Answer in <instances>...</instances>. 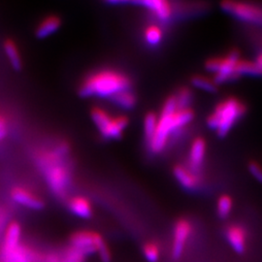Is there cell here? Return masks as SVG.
I'll use <instances>...</instances> for the list:
<instances>
[{"instance_id":"cell-1","label":"cell","mask_w":262,"mask_h":262,"mask_svg":"<svg viewBox=\"0 0 262 262\" xmlns=\"http://www.w3.org/2000/svg\"><path fill=\"white\" fill-rule=\"evenodd\" d=\"M194 114L190 108L180 109L175 96H171L165 101L158 118L157 130L148 145L150 150L159 154L164 150L171 135L187 126L193 120Z\"/></svg>"},{"instance_id":"cell-2","label":"cell","mask_w":262,"mask_h":262,"mask_svg":"<svg viewBox=\"0 0 262 262\" xmlns=\"http://www.w3.org/2000/svg\"><path fill=\"white\" fill-rule=\"evenodd\" d=\"M67 152L68 147L62 143L55 150L40 151L37 157L39 167L42 170L49 187L59 196L66 195L71 181L70 167L66 159Z\"/></svg>"},{"instance_id":"cell-3","label":"cell","mask_w":262,"mask_h":262,"mask_svg":"<svg viewBox=\"0 0 262 262\" xmlns=\"http://www.w3.org/2000/svg\"><path fill=\"white\" fill-rule=\"evenodd\" d=\"M129 78L117 70H100L89 76L82 84L80 94L84 96L114 97L117 94L128 91Z\"/></svg>"},{"instance_id":"cell-4","label":"cell","mask_w":262,"mask_h":262,"mask_svg":"<svg viewBox=\"0 0 262 262\" xmlns=\"http://www.w3.org/2000/svg\"><path fill=\"white\" fill-rule=\"evenodd\" d=\"M245 113V104L235 97H230L216 105L214 112L208 117L207 123L217 135L224 137Z\"/></svg>"},{"instance_id":"cell-5","label":"cell","mask_w":262,"mask_h":262,"mask_svg":"<svg viewBox=\"0 0 262 262\" xmlns=\"http://www.w3.org/2000/svg\"><path fill=\"white\" fill-rule=\"evenodd\" d=\"M240 61L239 54L232 52L225 57L212 58L206 62L207 70L215 74L214 82L222 84L238 77L237 66Z\"/></svg>"},{"instance_id":"cell-6","label":"cell","mask_w":262,"mask_h":262,"mask_svg":"<svg viewBox=\"0 0 262 262\" xmlns=\"http://www.w3.org/2000/svg\"><path fill=\"white\" fill-rule=\"evenodd\" d=\"M222 6L223 9L238 19L252 24L262 25V9L258 6L234 1H225Z\"/></svg>"},{"instance_id":"cell-7","label":"cell","mask_w":262,"mask_h":262,"mask_svg":"<svg viewBox=\"0 0 262 262\" xmlns=\"http://www.w3.org/2000/svg\"><path fill=\"white\" fill-rule=\"evenodd\" d=\"M192 232V225L187 219H180L174 225L171 246L172 258L178 260L183 255L186 245Z\"/></svg>"},{"instance_id":"cell-8","label":"cell","mask_w":262,"mask_h":262,"mask_svg":"<svg viewBox=\"0 0 262 262\" xmlns=\"http://www.w3.org/2000/svg\"><path fill=\"white\" fill-rule=\"evenodd\" d=\"M97 232L90 230H80L71 235L70 237V246L79 250L84 255L96 253V239Z\"/></svg>"},{"instance_id":"cell-9","label":"cell","mask_w":262,"mask_h":262,"mask_svg":"<svg viewBox=\"0 0 262 262\" xmlns=\"http://www.w3.org/2000/svg\"><path fill=\"white\" fill-rule=\"evenodd\" d=\"M225 238L235 253L243 254L248 247V234L243 226L231 225L225 229Z\"/></svg>"},{"instance_id":"cell-10","label":"cell","mask_w":262,"mask_h":262,"mask_svg":"<svg viewBox=\"0 0 262 262\" xmlns=\"http://www.w3.org/2000/svg\"><path fill=\"white\" fill-rule=\"evenodd\" d=\"M85 255L70 246L58 253H50L36 257L35 262H84Z\"/></svg>"},{"instance_id":"cell-11","label":"cell","mask_w":262,"mask_h":262,"mask_svg":"<svg viewBox=\"0 0 262 262\" xmlns=\"http://www.w3.org/2000/svg\"><path fill=\"white\" fill-rule=\"evenodd\" d=\"M12 199L19 205L34 210H40L44 207L43 200L36 194L25 187H14L11 191Z\"/></svg>"},{"instance_id":"cell-12","label":"cell","mask_w":262,"mask_h":262,"mask_svg":"<svg viewBox=\"0 0 262 262\" xmlns=\"http://www.w3.org/2000/svg\"><path fill=\"white\" fill-rule=\"evenodd\" d=\"M206 154V143L202 138H196L192 142L190 150H189V158H188V168L192 172H198L204 161Z\"/></svg>"},{"instance_id":"cell-13","label":"cell","mask_w":262,"mask_h":262,"mask_svg":"<svg viewBox=\"0 0 262 262\" xmlns=\"http://www.w3.org/2000/svg\"><path fill=\"white\" fill-rule=\"evenodd\" d=\"M135 4L142 5L145 8L150 10V12L157 17L159 20H167L172 16V6L168 1L165 0H145L137 1Z\"/></svg>"},{"instance_id":"cell-14","label":"cell","mask_w":262,"mask_h":262,"mask_svg":"<svg viewBox=\"0 0 262 262\" xmlns=\"http://www.w3.org/2000/svg\"><path fill=\"white\" fill-rule=\"evenodd\" d=\"M174 175L181 186L186 187L187 189H194L199 185V178L196 173L192 172L188 167L177 165L174 168Z\"/></svg>"},{"instance_id":"cell-15","label":"cell","mask_w":262,"mask_h":262,"mask_svg":"<svg viewBox=\"0 0 262 262\" xmlns=\"http://www.w3.org/2000/svg\"><path fill=\"white\" fill-rule=\"evenodd\" d=\"M69 209L76 215L83 217V219H88L93 214L92 205H91L90 201L84 197H73L69 201Z\"/></svg>"},{"instance_id":"cell-16","label":"cell","mask_w":262,"mask_h":262,"mask_svg":"<svg viewBox=\"0 0 262 262\" xmlns=\"http://www.w3.org/2000/svg\"><path fill=\"white\" fill-rule=\"evenodd\" d=\"M60 19L56 16H50L43 19L36 29V35L38 38H45L55 33L60 27Z\"/></svg>"},{"instance_id":"cell-17","label":"cell","mask_w":262,"mask_h":262,"mask_svg":"<svg viewBox=\"0 0 262 262\" xmlns=\"http://www.w3.org/2000/svg\"><path fill=\"white\" fill-rule=\"evenodd\" d=\"M92 118L101 134L107 129L113 120L110 114L101 108H94L92 111Z\"/></svg>"},{"instance_id":"cell-18","label":"cell","mask_w":262,"mask_h":262,"mask_svg":"<svg viewBox=\"0 0 262 262\" xmlns=\"http://www.w3.org/2000/svg\"><path fill=\"white\" fill-rule=\"evenodd\" d=\"M4 50L12 66L15 69H19L21 67V59L17 45L12 40H6L4 43Z\"/></svg>"},{"instance_id":"cell-19","label":"cell","mask_w":262,"mask_h":262,"mask_svg":"<svg viewBox=\"0 0 262 262\" xmlns=\"http://www.w3.org/2000/svg\"><path fill=\"white\" fill-rule=\"evenodd\" d=\"M162 29L157 25H151L145 29L144 36L146 42L150 46L159 45L162 39Z\"/></svg>"},{"instance_id":"cell-20","label":"cell","mask_w":262,"mask_h":262,"mask_svg":"<svg viewBox=\"0 0 262 262\" xmlns=\"http://www.w3.org/2000/svg\"><path fill=\"white\" fill-rule=\"evenodd\" d=\"M113 100L123 109H131L135 106L136 97L128 91H124L113 97Z\"/></svg>"},{"instance_id":"cell-21","label":"cell","mask_w":262,"mask_h":262,"mask_svg":"<svg viewBox=\"0 0 262 262\" xmlns=\"http://www.w3.org/2000/svg\"><path fill=\"white\" fill-rule=\"evenodd\" d=\"M158 116L154 113H149L144 121V133H145V137L148 142L151 140V138L154 137L156 130H157V126H158Z\"/></svg>"},{"instance_id":"cell-22","label":"cell","mask_w":262,"mask_h":262,"mask_svg":"<svg viewBox=\"0 0 262 262\" xmlns=\"http://www.w3.org/2000/svg\"><path fill=\"white\" fill-rule=\"evenodd\" d=\"M143 254L148 262H159L160 249L156 242H147L143 246Z\"/></svg>"},{"instance_id":"cell-23","label":"cell","mask_w":262,"mask_h":262,"mask_svg":"<svg viewBox=\"0 0 262 262\" xmlns=\"http://www.w3.org/2000/svg\"><path fill=\"white\" fill-rule=\"evenodd\" d=\"M95 244H96V253H98L101 261H111L112 255H111V252L109 250V247L106 243V241L104 240L103 237L101 235L98 234V233L96 235Z\"/></svg>"},{"instance_id":"cell-24","label":"cell","mask_w":262,"mask_h":262,"mask_svg":"<svg viewBox=\"0 0 262 262\" xmlns=\"http://www.w3.org/2000/svg\"><path fill=\"white\" fill-rule=\"evenodd\" d=\"M232 206H233V202L231 197L228 195H222L217 200V205H216L217 215L222 219L227 217L231 213Z\"/></svg>"},{"instance_id":"cell-25","label":"cell","mask_w":262,"mask_h":262,"mask_svg":"<svg viewBox=\"0 0 262 262\" xmlns=\"http://www.w3.org/2000/svg\"><path fill=\"white\" fill-rule=\"evenodd\" d=\"M192 84H194L198 89H201L203 91L215 93L216 91V84L214 81L210 80L207 77L203 76H196L192 79Z\"/></svg>"},{"instance_id":"cell-26","label":"cell","mask_w":262,"mask_h":262,"mask_svg":"<svg viewBox=\"0 0 262 262\" xmlns=\"http://www.w3.org/2000/svg\"><path fill=\"white\" fill-rule=\"evenodd\" d=\"M175 98L180 109L187 108L188 104L191 100V93L188 89H185V88L181 89L177 95H175Z\"/></svg>"},{"instance_id":"cell-27","label":"cell","mask_w":262,"mask_h":262,"mask_svg":"<svg viewBox=\"0 0 262 262\" xmlns=\"http://www.w3.org/2000/svg\"><path fill=\"white\" fill-rule=\"evenodd\" d=\"M249 168H250V172L252 173L254 178L256 179L257 181L262 182V167L256 162H252L250 165H249Z\"/></svg>"},{"instance_id":"cell-28","label":"cell","mask_w":262,"mask_h":262,"mask_svg":"<svg viewBox=\"0 0 262 262\" xmlns=\"http://www.w3.org/2000/svg\"><path fill=\"white\" fill-rule=\"evenodd\" d=\"M7 133V122L6 120L0 116V140H2Z\"/></svg>"},{"instance_id":"cell-29","label":"cell","mask_w":262,"mask_h":262,"mask_svg":"<svg viewBox=\"0 0 262 262\" xmlns=\"http://www.w3.org/2000/svg\"><path fill=\"white\" fill-rule=\"evenodd\" d=\"M35 260H36V255L33 253H30L18 262H35Z\"/></svg>"},{"instance_id":"cell-30","label":"cell","mask_w":262,"mask_h":262,"mask_svg":"<svg viewBox=\"0 0 262 262\" xmlns=\"http://www.w3.org/2000/svg\"><path fill=\"white\" fill-rule=\"evenodd\" d=\"M254 62H255V64H256L257 68L259 69V71L261 72L262 74V54H260L259 56L256 57V60Z\"/></svg>"}]
</instances>
